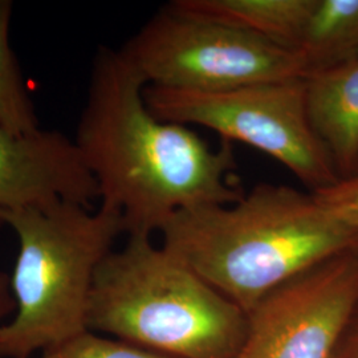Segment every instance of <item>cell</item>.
Wrapping results in <instances>:
<instances>
[{"instance_id":"obj_10","label":"cell","mask_w":358,"mask_h":358,"mask_svg":"<svg viewBox=\"0 0 358 358\" xmlns=\"http://www.w3.org/2000/svg\"><path fill=\"white\" fill-rule=\"evenodd\" d=\"M316 0H174V13L266 38L296 51Z\"/></svg>"},{"instance_id":"obj_5","label":"cell","mask_w":358,"mask_h":358,"mask_svg":"<svg viewBox=\"0 0 358 358\" xmlns=\"http://www.w3.org/2000/svg\"><path fill=\"white\" fill-rule=\"evenodd\" d=\"M145 100L159 120L205 127L223 141L242 142L267 154L312 192L340 179L309 124L304 78L219 92L146 85Z\"/></svg>"},{"instance_id":"obj_15","label":"cell","mask_w":358,"mask_h":358,"mask_svg":"<svg viewBox=\"0 0 358 358\" xmlns=\"http://www.w3.org/2000/svg\"><path fill=\"white\" fill-rule=\"evenodd\" d=\"M333 358H358V294Z\"/></svg>"},{"instance_id":"obj_1","label":"cell","mask_w":358,"mask_h":358,"mask_svg":"<svg viewBox=\"0 0 358 358\" xmlns=\"http://www.w3.org/2000/svg\"><path fill=\"white\" fill-rule=\"evenodd\" d=\"M145 88L122 52L100 47L75 140L100 205L121 213L127 236H153L179 211L244 195L232 143L213 149L186 125L159 120Z\"/></svg>"},{"instance_id":"obj_7","label":"cell","mask_w":358,"mask_h":358,"mask_svg":"<svg viewBox=\"0 0 358 358\" xmlns=\"http://www.w3.org/2000/svg\"><path fill=\"white\" fill-rule=\"evenodd\" d=\"M358 294V251L284 282L247 312L232 358H333Z\"/></svg>"},{"instance_id":"obj_6","label":"cell","mask_w":358,"mask_h":358,"mask_svg":"<svg viewBox=\"0 0 358 358\" xmlns=\"http://www.w3.org/2000/svg\"><path fill=\"white\" fill-rule=\"evenodd\" d=\"M146 85L219 92L304 78L299 53L164 7L120 50Z\"/></svg>"},{"instance_id":"obj_13","label":"cell","mask_w":358,"mask_h":358,"mask_svg":"<svg viewBox=\"0 0 358 358\" xmlns=\"http://www.w3.org/2000/svg\"><path fill=\"white\" fill-rule=\"evenodd\" d=\"M38 358H171L127 341L87 332L53 346L38 355Z\"/></svg>"},{"instance_id":"obj_17","label":"cell","mask_w":358,"mask_h":358,"mask_svg":"<svg viewBox=\"0 0 358 358\" xmlns=\"http://www.w3.org/2000/svg\"><path fill=\"white\" fill-rule=\"evenodd\" d=\"M0 358H11V357H0Z\"/></svg>"},{"instance_id":"obj_4","label":"cell","mask_w":358,"mask_h":358,"mask_svg":"<svg viewBox=\"0 0 358 358\" xmlns=\"http://www.w3.org/2000/svg\"><path fill=\"white\" fill-rule=\"evenodd\" d=\"M0 226L19 243L10 275L15 312L0 329V357L31 358L90 331L96 272L125 234L121 213L60 201L0 210Z\"/></svg>"},{"instance_id":"obj_11","label":"cell","mask_w":358,"mask_h":358,"mask_svg":"<svg viewBox=\"0 0 358 358\" xmlns=\"http://www.w3.org/2000/svg\"><path fill=\"white\" fill-rule=\"evenodd\" d=\"M296 52L306 76L358 60V0H316Z\"/></svg>"},{"instance_id":"obj_3","label":"cell","mask_w":358,"mask_h":358,"mask_svg":"<svg viewBox=\"0 0 358 358\" xmlns=\"http://www.w3.org/2000/svg\"><path fill=\"white\" fill-rule=\"evenodd\" d=\"M88 328L171 358H232L247 313L152 236H128L96 272Z\"/></svg>"},{"instance_id":"obj_8","label":"cell","mask_w":358,"mask_h":358,"mask_svg":"<svg viewBox=\"0 0 358 358\" xmlns=\"http://www.w3.org/2000/svg\"><path fill=\"white\" fill-rule=\"evenodd\" d=\"M60 201L88 208L100 201L97 182L75 141L57 130L13 133L0 128V210Z\"/></svg>"},{"instance_id":"obj_14","label":"cell","mask_w":358,"mask_h":358,"mask_svg":"<svg viewBox=\"0 0 358 358\" xmlns=\"http://www.w3.org/2000/svg\"><path fill=\"white\" fill-rule=\"evenodd\" d=\"M312 194L334 217L358 230V173Z\"/></svg>"},{"instance_id":"obj_2","label":"cell","mask_w":358,"mask_h":358,"mask_svg":"<svg viewBox=\"0 0 358 358\" xmlns=\"http://www.w3.org/2000/svg\"><path fill=\"white\" fill-rule=\"evenodd\" d=\"M158 234L165 248L245 313L307 269L358 251V230L312 192L271 183L231 205L179 211Z\"/></svg>"},{"instance_id":"obj_12","label":"cell","mask_w":358,"mask_h":358,"mask_svg":"<svg viewBox=\"0 0 358 358\" xmlns=\"http://www.w3.org/2000/svg\"><path fill=\"white\" fill-rule=\"evenodd\" d=\"M13 10L11 0H0V128L13 133H31L40 125L10 41Z\"/></svg>"},{"instance_id":"obj_9","label":"cell","mask_w":358,"mask_h":358,"mask_svg":"<svg viewBox=\"0 0 358 358\" xmlns=\"http://www.w3.org/2000/svg\"><path fill=\"white\" fill-rule=\"evenodd\" d=\"M309 124L338 178L358 173V60L304 77Z\"/></svg>"},{"instance_id":"obj_16","label":"cell","mask_w":358,"mask_h":358,"mask_svg":"<svg viewBox=\"0 0 358 358\" xmlns=\"http://www.w3.org/2000/svg\"><path fill=\"white\" fill-rule=\"evenodd\" d=\"M15 312V299L10 275L6 272H0V329L7 322V319L11 317Z\"/></svg>"}]
</instances>
